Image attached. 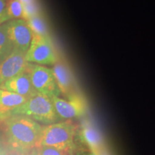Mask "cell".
<instances>
[{
    "mask_svg": "<svg viewBox=\"0 0 155 155\" xmlns=\"http://www.w3.org/2000/svg\"><path fill=\"white\" fill-rule=\"evenodd\" d=\"M2 121L11 152L24 154L37 147L42 129L40 124L22 115H11Z\"/></svg>",
    "mask_w": 155,
    "mask_h": 155,
    "instance_id": "obj_1",
    "label": "cell"
},
{
    "mask_svg": "<svg viewBox=\"0 0 155 155\" xmlns=\"http://www.w3.org/2000/svg\"><path fill=\"white\" fill-rule=\"evenodd\" d=\"M78 130V124L72 120L42 126L36 147H52L65 155H73L81 149L77 140Z\"/></svg>",
    "mask_w": 155,
    "mask_h": 155,
    "instance_id": "obj_2",
    "label": "cell"
},
{
    "mask_svg": "<svg viewBox=\"0 0 155 155\" xmlns=\"http://www.w3.org/2000/svg\"><path fill=\"white\" fill-rule=\"evenodd\" d=\"M11 115L25 116L45 126L60 121L50 98L38 92L24 104L15 108Z\"/></svg>",
    "mask_w": 155,
    "mask_h": 155,
    "instance_id": "obj_3",
    "label": "cell"
},
{
    "mask_svg": "<svg viewBox=\"0 0 155 155\" xmlns=\"http://www.w3.org/2000/svg\"><path fill=\"white\" fill-rule=\"evenodd\" d=\"M50 98L60 120L78 119L88 114V101L80 91L74 93L66 99L56 96L50 97Z\"/></svg>",
    "mask_w": 155,
    "mask_h": 155,
    "instance_id": "obj_4",
    "label": "cell"
},
{
    "mask_svg": "<svg viewBox=\"0 0 155 155\" xmlns=\"http://www.w3.org/2000/svg\"><path fill=\"white\" fill-rule=\"evenodd\" d=\"M25 59L30 63L53 65L59 60V57L51 38L33 34L30 48L25 54Z\"/></svg>",
    "mask_w": 155,
    "mask_h": 155,
    "instance_id": "obj_5",
    "label": "cell"
},
{
    "mask_svg": "<svg viewBox=\"0 0 155 155\" xmlns=\"http://www.w3.org/2000/svg\"><path fill=\"white\" fill-rule=\"evenodd\" d=\"M27 72L32 86L38 93L50 97L61 95L52 69L43 65L30 63Z\"/></svg>",
    "mask_w": 155,
    "mask_h": 155,
    "instance_id": "obj_6",
    "label": "cell"
},
{
    "mask_svg": "<svg viewBox=\"0 0 155 155\" xmlns=\"http://www.w3.org/2000/svg\"><path fill=\"white\" fill-rule=\"evenodd\" d=\"M77 140L81 149L90 150L94 155H101L107 151L104 137L89 119H83L78 124Z\"/></svg>",
    "mask_w": 155,
    "mask_h": 155,
    "instance_id": "obj_7",
    "label": "cell"
},
{
    "mask_svg": "<svg viewBox=\"0 0 155 155\" xmlns=\"http://www.w3.org/2000/svg\"><path fill=\"white\" fill-rule=\"evenodd\" d=\"M13 49L26 54L32 39V32L26 20L12 19L3 24Z\"/></svg>",
    "mask_w": 155,
    "mask_h": 155,
    "instance_id": "obj_8",
    "label": "cell"
},
{
    "mask_svg": "<svg viewBox=\"0 0 155 155\" xmlns=\"http://www.w3.org/2000/svg\"><path fill=\"white\" fill-rule=\"evenodd\" d=\"M30 63L25 59V54L13 50L0 61V86L9 79L26 72Z\"/></svg>",
    "mask_w": 155,
    "mask_h": 155,
    "instance_id": "obj_9",
    "label": "cell"
},
{
    "mask_svg": "<svg viewBox=\"0 0 155 155\" xmlns=\"http://www.w3.org/2000/svg\"><path fill=\"white\" fill-rule=\"evenodd\" d=\"M53 66L52 71L61 94L68 98L78 91L73 73L66 64L59 59Z\"/></svg>",
    "mask_w": 155,
    "mask_h": 155,
    "instance_id": "obj_10",
    "label": "cell"
},
{
    "mask_svg": "<svg viewBox=\"0 0 155 155\" xmlns=\"http://www.w3.org/2000/svg\"><path fill=\"white\" fill-rule=\"evenodd\" d=\"M0 88L19 94L27 98H30L37 93L27 71L7 81L0 86Z\"/></svg>",
    "mask_w": 155,
    "mask_h": 155,
    "instance_id": "obj_11",
    "label": "cell"
},
{
    "mask_svg": "<svg viewBox=\"0 0 155 155\" xmlns=\"http://www.w3.org/2000/svg\"><path fill=\"white\" fill-rule=\"evenodd\" d=\"M28 99V98L19 94L0 88V111L3 114L5 119L10 116L12 112L15 108L24 104Z\"/></svg>",
    "mask_w": 155,
    "mask_h": 155,
    "instance_id": "obj_12",
    "label": "cell"
},
{
    "mask_svg": "<svg viewBox=\"0 0 155 155\" xmlns=\"http://www.w3.org/2000/svg\"><path fill=\"white\" fill-rule=\"evenodd\" d=\"M26 22L32 31V34L50 38L47 23L45 21L41 14L32 17L26 20Z\"/></svg>",
    "mask_w": 155,
    "mask_h": 155,
    "instance_id": "obj_13",
    "label": "cell"
},
{
    "mask_svg": "<svg viewBox=\"0 0 155 155\" xmlns=\"http://www.w3.org/2000/svg\"><path fill=\"white\" fill-rule=\"evenodd\" d=\"M17 19H23L22 3L19 0H7V22Z\"/></svg>",
    "mask_w": 155,
    "mask_h": 155,
    "instance_id": "obj_14",
    "label": "cell"
},
{
    "mask_svg": "<svg viewBox=\"0 0 155 155\" xmlns=\"http://www.w3.org/2000/svg\"><path fill=\"white\" fill-rule=\"evenodd\" d=\"M13 49L3 24L0 25V61L12 52Z\"/></svg>",
    "mask_w": 155,
    "mask_h": 155,
    "instance_id": "obj_15",
    "label": "cell"
},
{
    "mask_svg": "<svg viewBox=\"0 0 155 155\" xmlns=\"http://www.w3.org/2000/svg\"><path fill=\"white\" fill-rule=\"evenodd\" d=\"M23 6V19L25 20H28V19L35 15L41 14L40 8L38 3L37 2L25 5Z\"/></svg>",
    "mask_w": 155,
    "mask_h": 155,
    "instance_id": "obj_16",
    "label": "cell"
},
{
    "mask_svg": "<svg viewBox=\"0 0 155 155\" xmlns=\"http://www.w3.org/2000/svg\"><path fill=\"white\" fill-rule=\"evenodd\" d=\"M30 155H65L61 152L52 147H35L30 152Z\"/></svg>",
    "mask_w": 155,
    "mask_h": 155,
    "instance_id": "obj_17",
    "label": "cell"
},
{
    "mask_svg": "<svg viewBox=\"0 0 155 155\" xmlns=\"http://www.w3.org/2000/svg\"><path fill=\"white\" fill-rule=\"evenodd\" d=\"M10 152L4 131L0 129V155H9Z\"/></svg>",
    "mask_w": 155,
    "mask_h": 155,
    "instance_id": "obj_18",
    "label": "cell"
},
{
    "mask_svg": "<svg viewBox=\"0 0 155 155\" xmlns=\"http://www.w3.org/2000/svg\"><path fill=\"white\" fill-rule=\"evenodd\" d=\"M7 22V0H0V25Z\"/></svg>",
    "mask_w": 155,
    "mask_h": 155,
    "instance_id": "obj_19",
    "label": "cell"
},
{
    "mask_svg": "<svg viewBox=\"0 0 155 155\" xmlns=\"http://www.w3.org/2000/svg\"><path fill=\"white\" fill-rule=\"evenodd\" d=\"M73 155H94V153L86 149H81L75 152Z\"/></svg>",
    "mask_w": 155,
    "mask_h": 155,
    "instance_id": "obj_20",
    "label": "cell"
},
{
    "mask_svg": "<svg viewBox=\"0 0 155 155\" xmlns=\"http://www.w3.org/2000/svg\"><path fill=\"white\" fill-rule=\"evenodd\" d=\"M21 3H22V5H28V4L34 2H36V0H19Z\"/></svg>",
    "mask_w": 155,
    "mask_h": 155,
    "instance_id": "obj_21",
    "label": "cell"
},
{
    "mask_svg": "<svg viewBox=\"0 0 155 155\" xmlns=\"http://www.w3.org/2000/svg\"><path fill=\"white\" fill-rule=\"evenodd\" d=\"M4 120H5V117H4V116H3V114H2V112H1V111H0V121H4Z\"/></svg>",
    "mask_w": 155,
    "mask_h": 155,
    "instance_id": "obj_22",
    "label": "cell"
}]
</instances>
